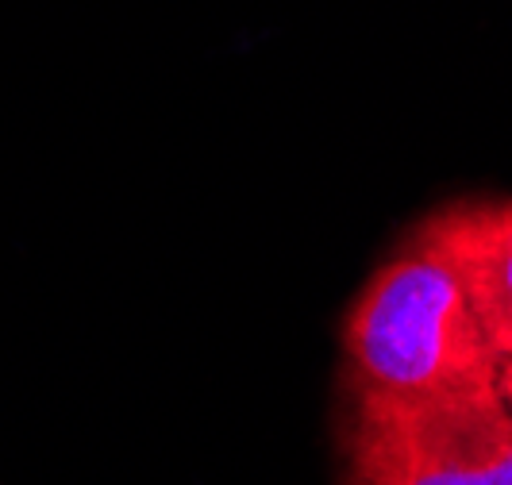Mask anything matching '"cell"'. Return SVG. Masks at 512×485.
<instances>
[{
    "label": "cell",
    "instance_id": "cell-1",
    "mask_svg": "<svg viewBox=\"0 0 512 485\" xmlns=\"http://www.w3.org/2000/svg\"><path fill=\"white\" fill-rule=\"evenodd\" d=\"M343 358L351 393L393 401L489 389L501 370L459 274L420 235H409L351 301Z\"/></svg>",
    "mask_w": 512,
    "mask_h": 485
},
{
    "label": "cell",
    "instance_id": "cell-2",
    "mask_svg": "<svg viewBox=\"0 0 512 485\" xmlns=\"http://www.w3.org/2000/svg\"><path fill=\"white\" fill-rule=\"evenodd\" d=\"M343 485H512V409L497 385L393 401L351 393Z\"/></svg>",
    "mask_w": 512,
    "mask_h": 485
},
{
    "label": "cell",
    "instance_id": "cell-3",
    "mask_svg": "<svg viewBox=\"0 0 512 485\" xmlns=\"http://www.w3.org/2000/svg\"><path fill=\"white\" fill-rule=\"evenodd\" d=\"M412 235L451 262L489 347L512 355V197H462L424 216Z\"/></svg>",
    "mask_w": 512,
    "mask_h": 485
},
{
    "label": "cell",
    "instance_id": "cell-4",
    "mask_svg": "<svg viewBox=\"0 0 512 485\" xmlns=\"http://www.w3.org/2000/svg\"><path fill=\"white\" fill-rule=\"evenodd\" d=\"M497 393H501V401L512 409V355L501 358V370H497Z\"/></svg>",
    "mask_w": 512,
    "mask_h": 485
}]
</instances>
